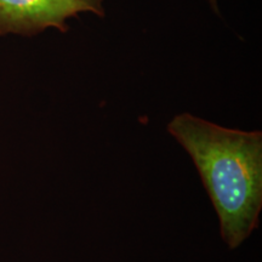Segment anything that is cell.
<instances>
[{
    "instance_id": "1",
    "label": "cell",
    "mask_w": 262,
    "mask_h": 262,
    "mask_svg": "<svg viewBox=\"0 0 262 262\" xmlns=\"http://www.w3.org/2000/svg\"><path fill=\"white\" fill-rule=\"evenodd\" d=\"M168 131L194 163L231 249L257 228L262 208V134L216 125L179 114Z\"/></svg>"
},
{
    "instance_id": "2",
    "label": "cell",
    "mask_w": 262,
    "mask_h": 262,
    "mask_svg": "<svg viewBox=\"0 0 262 262\" xmlns=\"http://www.w3.org/2000/svg\"><path fill=\"white\" fill-rule=\"evenodd\" d=\"M81 12L104 16L102 0H0V35L38 34L68 29L67 19Z\"/></svg>"
},
{
    "instance_id": "3",
    "label": "cell",
    "mask_w": 262,
    "mask_h": 262,
    "mask_svg": "<svg viewBox=\"0 0 262 262\" xmlns=\"http://www.w3.org/2000/svg\"><path fill=\"white\" fill-rule=\"evenodd\" d=\"M210 2L212 3V5H214V6H215V4H216V0H210Z\"/></svg>"
}]
</instances>
